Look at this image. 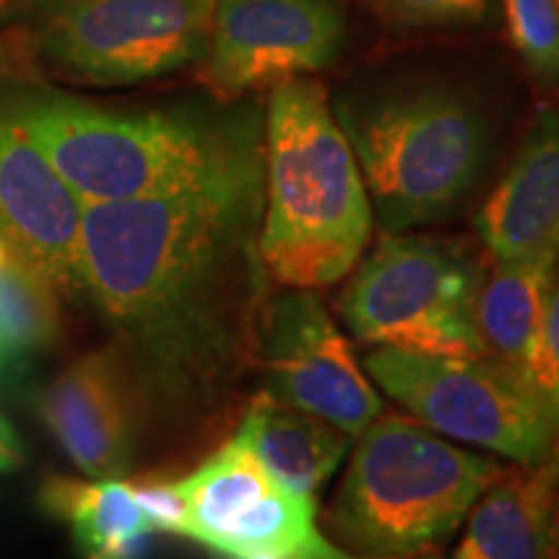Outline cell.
Instances as JSON below:
<instances>
[{
  "mask_svg": "<svg viewBox=\"0 0 559 559\" xmlns=\"http://www.w3.org/2000/svg\"><path fill=\"white\" fill-rule=\"evenodd\" d=\"M177 487L179 536L218 559H370L337 547L319 526L313 495L272 477L239 432Z\"/></svg>",
  "mask_w": 559,
  "mask_h": 559,
  "instance_id": "ba28073f",
  "label": "cell"
},
{
  "mask_svg": "<svg viewBox=\"0 0 559 559\" xmlns=\"http://www.w3.org/2000/svg\"><path fill=\"white\" fill-rule=\"evenodd\" d=\"M39 417L91 479H122L135 461L140 404L115 345L81 355L39 396Z\"/></svg>",
  "mask_w": 559,
  "mask_h": 559,
  "instance_id": "4fadbf2b",
  "label": "cell"
},
{
  "mask_svg": "<svg viewBox=\"0 0 559 559\" xmlns=\"http://www.w3.org/2000/svg\"><path fill=\"white\" fill-rule=\"evenodd\" d=\"M215 0H66L39 47L55 66L94 83H138L198 62Z\"/></svg>",
  "mask_w": 559,
  "mask_h": 559,
  "instance_id": "9c48e42d",
  "label": "cell"
},
{
  "mask_svg": "<svg viewBox=\"0 0 559 559\" xmlns=\"http://www.w3.org/2000/svg\"><path fill=\"white\" fill-rule=\"evenodd\" d=\"M362 366L383 394L438 436L481 445L519 466L544 464L555 451L559 419L539 391L487 355L449 358L376 347Z\"/></svg>",
  "mask_w": 559,
  "mask_h": 559,
  "instance_id": "52a82bcc",
  "label": "cell"
},
{
  "mask_svg": "<svg viewBox=\"0 0 559 559\" xmlns=\"http://www.w3.org/2000/svg\"><path fill=\"white\" fill-rule=\"evenodd\" d=\"M557 3H559V0H557Z\"/></svg>",
  "mask_w": 559,
  "mask_h": 559,
  "instance_id": "4316f807",
  "label": "cell"
},
{
  "mask_svg": "<svg viewBox=\"0 0 559 559\" xmlns=\"http://www.w3.org/2000/svg\"><path fill=\"white\" fill-rule=\"evenodd\" d=\"M264 151L181 190L83 210V296L111 332L140 412L202 428L257 373L272 280Z\"/></svg>",
  "mask_w": 559,
  "mask_h": 559,
  "instance_id": "6da1fadb",
  "label": "cell"
},
{
  "mask_svg": "<svg viewBox=\"0 0 559 559\" xmlns=\"http://www.w3.org/2000/svg\"><path fill=\"white\" fill-rule=\"evenodd\" d=\"M58 293L0 239V376L58 340Z\"/></svg>",
  "mask_w": 559,
  "mask_h": 559,
  "instance_id": "d6986e66",
  "label": "cell"
},
{
  "mask_svg": "<svg viewBox=\"0 0 559 559\" xmlns=\"http://www.w3.org/2000/svg\"><path fill=\"white\" fill-rule=\"evenodd\" d=\"M506 466L453 445L415 417H376L358 436L326 536L370 559L432 555Z\"/></svg>",
  "mask_w": 559,
  "mask_h": 559,
  "instance_id": "277c9868",
  "label": "cell"
},
{
  "mask_svg": "<svg viewBox=\"0 0 559 559\" xmlns=\"http://www.w3.org/2000/svg\"><path fill=\"white\" fill-rule=\"evenodd\" d=\"M337 122L366 181L383 234L436 223L479 177L487 130L479 111L445 88L342 104Z\"/></svg>",
  "mask_w": 559,
  "mask_h": 559,
  "instance_id": "5b68a950",
  "label": "cell"
},
{
  "mask_svg": "<svg viewBox=\"0 0 559 559\" xmlns=\"http://www.w3.org/2000/svg\"><path fill=\"white\" fill-rule=\"evenodd\" d=\"M557 272L559 254L492 262L477 298L481 355L528 379Z\"/></svg>",
  "mask_w": 559,
  "mask_h": 559,
  "instance_id": "e0dca14e",
  "label": "cell"
},
{
  "mask_svg": "<svg viewBox=\"0 0 559 559\" xmlns=\"http://www.w3.org/2000/svg\"><path fill=\"white\" fill-rule=\"evenodd\" d=\"M83 200L0 109V239L58 296H83Z\"/></svg>",
  "mask_w": 559,
  "mask_h": 559,
  "instance_id": "7c38bea8",
  "label": "cell"
},
{
  "mask_svg": "<svg viewBox=\"0 0 559 559\" xmlns=\"http://www.w3.org/2000/svg\"><path fill=\"white\" fill-rule=\"evenodd\" d=\"M257 373L262 391L358 438L381 415L368 370L332 319L319 290H272L264 309Z\"/></svg>",
  "mask_w": 559,
  "mask_h": 559,
  "instance_id": "30bf717a",
  "label": "cell"
},
{
  "mask_svg": "<svg viewBox=\"0 0 559 559\" xmlns=\"http://www.w3.org/2000/svg\"><path fill=\"white\" fill-rule=\"evenodd\" d=\"M477 228L489 262L559 254V109L536 111Z\"/></svg>",
  "mask_w": 559,
  "mask_h": 559,
  "instance_id": "5bb4252c",
  "label": "cell"
},
{
  "mask_svg": "<svg viewBox=\"0 0 559 559\" xmlns=\"http://www.w3.org/2000/svg\"><path fill=\"white\" fill-rule=\"evenodd\" d=\"M531 386L542 394L551 415L559 419V272L551 285L547 311H544L539 342L528 370Z\"/></svg>",
  "mask_w": 559,
  "mask_h": 559,
  "instance_id": "7402d4cb",
  "label": "cell"
},
{
  "mask_svg": "<svg viewBox=\"0 0 559 559\" xmlns=\"http://www.w3.org/2000/svg\"><path fill=\"white\" fill-rule=\"evenodd\" d=\"M381 19L396 26L474 24L489 11L492 0H366Z\"/></svg>",
  "mask_w": 559,
  "mask_h": 559,
  "instance_id": "44dd1931",
  "label": "cell"
},
{
  "mask_svg": "<svg viewBox=\"0 0 559 559\" xmlns=\"http://www.w3.org/2000/svg\"><path fill=\"white\" fill-rule=\"evenodd\" d=\"M345 47L332 0H215L198 81L218 102L326 70Z\"/></svg>",
  "mask_w": 559,
  "mask_h": 559,
  "instance_id": "8fae6325",
  "label": "cell"
},
{
  "mask_svg": "<svg viewBox=\"0 0 559 559\" xmlns=\"http://www.w3.org/2000/svg\"><path fill=\"white\" fill-rule=\"evenodd\" d=\"M370 234L366 181L326 91L311 79L270 88L260 254L272 285L330 288L355 270Z\"/></svg>",
  "mask_w": 559,
  "mask_h": 559,
  "instance_id": "7a4b0ae2",
  "label": "cell"
},
{
  "mask_svg": "<svg viewBox=\"0 0 559 559\" xmlns=\"http://www.w3.org/2000/svg\"><path fill=\"white\" fill-rule=\"evenodd\" d=\"M3 109L83 205L181 190L264 151V124L251 111H120L62 94L21 96Z\"/></svg>",
  "mask_w": 559,
  "mask_h": 559,
  "instance_id": "3957f363",
  "label": "cell"
},
{
  "mask_svg": "<svg viewBox=\"0 0 559 559\" xmlns=\"http://www.w3.org/2000/svg\"><path fill=\"white\" fill-rule=\"evenodd\" d=\"M549 464H551V469H555V474H557V479H559V436H557L555 451H551V456H549Z\"/></svg>",
  "mask_w": 559,
  "mask_h": 559,
  "instance_id": "d4e9b609",
  "label": "cell"
},
{
  "mask_svg": "<svg viewBox=\"0 0 559 559\" xmlns=\"http://www.w3.org/2000/svg\"><path fill=\"white\" fill-rule=\"evenodd\" d=\"M396 559H400V557H396ZM402 559H438L436 555H423V557H402Z\"/></svg>",
  "mask_w": 559,
  "mask_h": 559,
  "instance_id": "484cf974",
  "label": "cell"
},
{
  "mask_svg": "<svg viewBox=\"0 0 559 559\" xmlns=\"http://www.w3.org/2000/svg\"><path fill=\"white\" fill-rule=\"evenodd\" d=\"M135 495L158 534H177L185 521V500H181L177 479H158L135 485Z\"/></svg>",
  "mask_w": 559,
  "mask_h": 559,
  "instance_id": "603a6c76",
  "label": "cell"
},
{
  "mask_svg": "<svg viewBox=\"0 0 559 559\" xmlns=\"http://www.w3.org/2000/svg\"><path fill=\"white\" fill-rule=\"evenodd\" d=\"M508 32L526 68L544 83H559L557 0H502Z\"/></svg>",
  "mask_w": 559,
  "mask_h": 559,
  "instance_id": "ffe728a7",
  "label": "cell"
},
{
  "mask_svg": "<svg viewBox=\"0 0 559 559\" xmlns=\"http://www.w3.org/2000/svg\"><path fill=\"white\" fill-rule=\"evenodd\" d=\"M466 519L453 559H559V479L549 461L502 472Z\"/></svg>",
  "mask_w": 559,
  "mask_h": 559,
  "instance_id": "9a60e30c",
  "label": "cell"
},
{
  "mask_svg": "<svg viewBox=\"0 0 559 559\" xmlns=\"http://www.w3.org/2000/svg\"><path fill=\"white\" fill-rule=\"evenodd\" d=\"M41 506L70 523L83 559H143L151 536L158 534L135 485L124 479L50 477L41 487Z\"/></svg>",
  "mask_w": 559,
  "mask_h": 559,
  "instance_id": "ac0fdd59",
  "label": "cell"
},
{
  "mask_svg": "<svg viewBox=\"0 0 559 559\" xmlns=\"http://www.w3.org/2000/svg\"><path fill=\"white\" fill-rule=\"evenodd\" d=\"M21 464H24V453H21L16 430L0 417V472H11Z\"/></svg>",
  "mask_w": 559,
  "mask_h": 559,
  "instance_id": "cb8c5ba5",
  "label": "cell"
},
{
  "mask_svg": "<svg viewBox=\"0 0 559 559\" xmlns=\"http://www.w3.org/2000/svg\"><path fill=\"white\" fill-rule=\"evenodd\" d=\"M236 432L272 477L313 495L332 477L349 449V436L330 419L280 402L260 389Z\"/></svg>",
  "mask_w": 559,
  "mask_h": 559,
  "instance_id": "2e32d148",
  "label": "cell"
},
{
  "mask_svg": "<svg viewBox=\"0 0 559 559\" xmlns=\"http://www.w3.org/2000/svg\"><path fill=\"white\" fill-rule=\"evenodd\" d=\"M479 262L464 247L383 234L340 293V317L355 337L407 353L477 358Z\"/></svg>",
  "mask_w": 559,
  "mask_h": 559,
  "instance_id": "8992f818",
  "label": "cell"
}]
</instances>
